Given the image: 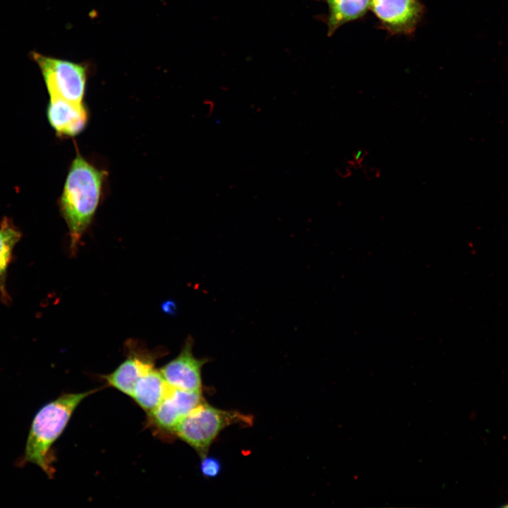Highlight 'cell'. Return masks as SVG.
<instances>
[{
	"label": "cell",
	"instance_id": "obj_6",
	"mask_svg": "<svg viewBox=\"0 0 508 508\" xmlns=\"http://www.w3.org/2000/svg\"><path fill=\"white\" fill-rule=\"evenodd\" d=\"M126 359L111 373L103 375L107 384L131 397L137 381L155 368L160 350L151 351L137 341L125 344Z\"/></svg>",
	"mask_w": 508,
	"mask_h": 508
},
{
	"label": "cell",
	"instance_id": "obj_2",
	"mask_svg": "<svg viewBox=\"0 0 508 508\" xmlns=\"http://www.w3.org/2000/svg\"><path fill=\"white\" fill-rule=\"evenodd\" d=\"M95 389L83 392L66 393L44 405L35 414L30 428L23 465L32 463L39 466L52 478L55 473L56 460L52 450L54 443L65 430L73 413L81 401L96 392Z\"/></svg>",
	"mask_w": 508,
	"mask_h": 508
},
{
	"label": "cell",
	"instance_id": "obj_14",
	"mask_svg": "<svg viewBox=\"0 0 508 508\" xmlns=\"http://www.w3.org/2000/svg\"><path fill=\"white\" fill-rule=\"evenodd\" d=\"M363 150H361V149L358 150H357L356 152H355V153H354V155H353L354 159H355L357 162H360V161H361V160L362 159V158H363Z\"/></svg>",
	"mask_w": 508,
	"mask_h": 508
},
{
	"label": "cell",
	"instance_id": "obj_15",
	"mask_svg": "<svg viewBox=\"0 0 508 508\" xmlns=\"http://www.w3.org/2000/svg\"><path fill=\"white\" fill-rule=\"evenodd\" d=\"M504 507H508V503L503 506Z\"/></svg>",
	"mask_w": 508,
	"mask_h": 508
},
{
	"label": "cell",
	"instance_id": "obj_11",
	"mask_svg": "<svg viewBox=\"0 0 508 508\" xmlns=\"http://www.w3.org/2000/svg\"><path fill=\"white\" fill-rule=\"evenodd\" d=\"M328 6V35L341 25L362 18L370 8V0H322Z\"/></svg>",
	"mask_w": 508,
	"mask_h": 508
},
{
	"label": "cell",
	"instance_id": "obj_13",
	"mask_svg": "<svg viewBox=\"0 0 508 508\" xmlns=\"http://www.w3.org/2000/svg\"><path fill=\"white\" fill-rule=\"evenodd\" d=\"M200 471L204 476L214 478L220 473L221 463L217 458L207 455L201 458Z\"/></svg>",
	"mask_w": 508,
	"mask_h": 508
},
{
	"label": "cell",
	"instance_id": "obj_7",
	"mask_svg": "<svg viewBox=\"0 0 508 508\" xmlns=\"http://www.w3.org/2000/svg\"><path fill=\"white\" fill-rule=\"evenodd\" d=\"M370 8L391 34L413 33L424 12L419 0H370Z\"/></svg>",
	"mask_w": 508,
	"mask_h": 508
},
{
	"label": "cell",
	"instance_id": "obj_10",
	"mask_svg": "<svg viewBox=\"0 0 508 508\" xmlns=\"http://www.w3.org/2000/svg\"><path fill=\"white\" fill-rule=\"evenodd\" d=\"M169 388L159 369L155 368L137 381L131 397L148 413L162 402Z\"/></svg>",
	"mask_w": 508,
	"mask_h": 508
},
{
	"label": "cell",
	"instance_id": "obj_1",
	"mask_svg": "<svg viewBox=\"0 0 508 508\" xmlns=\"http://www.w3.org/2000/svg\"><path fill=\"white\" fill-rule=\"evenodd\" d=\"M106 173L77 154L69 168L60 198V209L70 236V250L77 253L100 202Z\"/></svg>",
	"mask_w": 508,
	"mask_h": 508
},
{
	"label": "cell",
	"instance_id": "obj_9",
	"mask_svg": "<svg viewBox=\"0 0 508 508\" xmlns=\"http://www.w3.org/2000/svg\"><path fill=\"white\" fill-rule=\"evenodd\" d=\"M47 117L58 135L73 137L85 129L88 112L83 103L77 104L61 98L50 97Z\"/></svg>",
	"mask_w": 508,
	"mask_h": 508
},
{
	"label": "cell",
	"instance_id": "obj_8",
	"mask_svg": "<svg viewBox=\"0 0 508 508\" xmlns=\"http://www.w3.org/2000/svg\"><path fill=\"white\" fill-rule=\"evenodd\" d=\"M193 344V337L188 335L179 355L159 369L169 387L186 391H202V368L209 359L195 357Z\"/></svg>",
	"mask_w": 508,
	"mask_h": 508
},
{
	"label": "cell",
	"instance_id": "obj_4",
	"mask_svg": "<svg viewBox=\"0 0 508 508\" xmlns=\"http://www.w3.org/2000/svg\"><path fill=\"white\" fill-rule=\"evenodd\" d=\"M32 57L41 69L50 97L83 103L87 80L84 65L35 52Z\"/></svg>",
	"mask_w": 508,
	"mask_h": 508
},
{
	"label": "cell",
	"instance_id": "obj_5",
	"mask_svg": "<svg viewBox=\"0 0 508 508\" xmlns=\"http://www.w3.org/2000/svg\"><path fill=\"white\" fill-rule=\"evenodd\" d=\"M202 391L192 392L169 387L162 402L147 413V425L163 439L174 437L183 418L204 401Z\"/></svg>",
	"mask_w": 508,
	"mask_h": 508
},
{
	"label": "cell",
	"instance_id": "obj_12",
	"mask_svg": "<svg viewBox=\"0 0 508 508\" xmlns=\"http://www.w3.org/2000/svg\"><path fill=\"white\" fill-rule=\"evenodd\" d=\"M21 237L12 222L5 217L0 224V291L5 297V279L12 250Z\"/></svg>",
	"mask_w": 508,
	"mask_h": 508
},
{
	"label": "cell",
	"instance_id": "obj_3",
	"mask_svg": "<svg viewBox=\"0 0 508 508\" xmlns=\"http://www.w3.org/2000/svg\"><path fill=\"white\" fill-rule=\"evenodd\" d=\"M253 420L250 415L219 409L204 400L181 419L174 435L194 449L201 459L223 430L235 424L250 426Z\"/></svg>",
	"mask_w": 508,
	"mask_h": 508
}]
</instances>
